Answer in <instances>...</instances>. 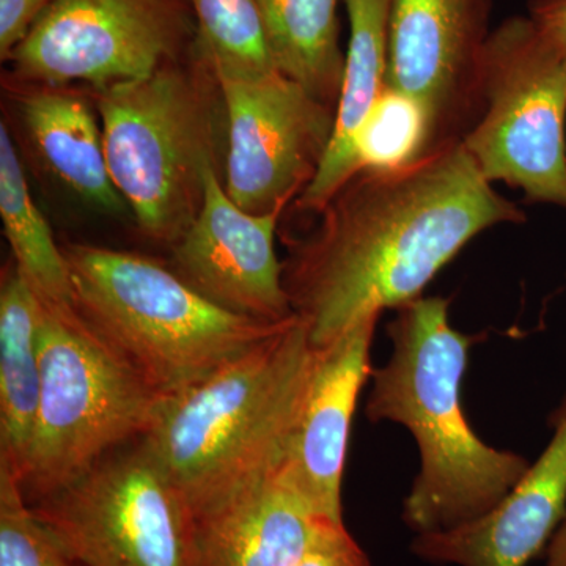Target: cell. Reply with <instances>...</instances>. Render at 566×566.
I'll use <instances>...</instances> for the list:
<instances>
[{
    "label": "cell",
    "mask_w": 566,
    "mask_h": 566,
    "mask_svg": "<svg viewBox=\"0 0 566 566\" xmlns=\"http://www.w3.org/2000/svg\"><path fill=\"white\" fill-rule=\"evenodd\" d=\"M39 300L11 260L0 279V468L21 482L39 415Z\"/></svg>",
    "instance_id": "18"
},
{
    "label": "cell",
    "mask_w": 566,
    "mask_h": 566,
    "mask_svg": "<svg viewBox=\"0 0 566 566\" xmlns=\"http://www.w3.org/2000/svg\"><path fill=\"white\" fill-rule=\"evenodd\" d=\"M199 43L212 65L223 73L260 74L274 71L253 0H188Z\"/></svg>",
    "instance_id": "21"
},
{
    "label": "cell",
    "mask_w": 566,
    "mask_h": 566,
    "mask_svg": "<svg viewBox=\"0 0 566 566\" xmlns=\"http://www.w3.org/2000/svg\"><path fill=\"white\" fill-rule=\"evenodd\" d=\"M450 301L419 297L387 324L392 354L371 367L370 422L403 424L420 469L403 502L416 534L450 531L494 509L531 468L527 458L488 446L468 422L463 379L476 338L450 323Z\"/></svg>",
    "instance_id": "2"
},
{
    "label": "cell",
    "mask_w": 566,
    "mask_h": 566,
    "mask_svg": "<svg viewBox=\"0 0 566 566\" xmlns=\"http://www.w3.org/2000/svg\"><path fill=\"white\" fill-rule=\"evenodd\" d=\"M433 150V136L422 109L386 85L357 136V170L408 166Z\"/></svg>",
    "instance_id": "22"
},
{
    "label": "cell",
    "mask_w": 566,
    "mask_h": 566,
    "mask_svg": "<svg viewBox=\"0 0 566 566\" xmlns=\"http://www.w3.org/2000/svg\"><path fill=\"white\" fill-rule=\"evenodd\" d=\"M379 316H364L333 344L318 348L303 415L283 461L286 475L308 505L334 524H345L342 480L357 400L370 379Z\"/></svg>",
    "instance_id": "13"
},
{
    "label": "cell",
    "mask_w": 566,
    "mask_h": 566,
    "mask_svg": "<svg viewBox=\"0 0 566 566\" xmlns=\"http://www.w3.org/2000/svg\"><path fill=\"white\" fill-rule=\"evenodd\" d=\"M52 0H0V61L31 32Z\"/></svg>",
    "instance_id": "24"
},
{
    "label": "cell",
    "mask_w": 566,
    "mask_h": 566,
    "mask_svg": "<svg viewBox=\"0 0 566 566\" xmlns=\"http://www.w3.org/2000/svg\"><path fill=\"white\" fill-rule=\"evenodd\" d=\"M274 69L337 107L345 74L340 0H253Z\"/></svg>",
    "instance_id": "19"
},
{
    "label": "cell",
    "mask_w": 566,
    "mask_h": 566,
    "mask_svg": "<svg viewBox=\"0 0 566 566\" xmlns=\"http://www.w3.org/2000/svg\"><path fill=\"white\" fill-rule=\"evenodd\" d=\"M463 144L488 181L566 210V52L531 18H509L491 32L479 114Z\"/></svg>",
    "instance_id": "7"
},
{
    "label": "cell",
    "mask_w": 566,
    "mask_h": 566,
    "mask_svg": "<svg viewBox=\"0 0 566 566\" xmlns=\"http://www.w3.org/2000/svg\"><path fill=\"white\" fill-rule=\"evenodd\" d=\"M527 17L546 40L566 52V0H531Z\"/></svg>",
    "instance_id": "26"
},
{
    "label": "cell",
    "mask_w": 566,
    "mask_h": 566,
    "mask_svg": "<svg viewBox=\"0 0 566 566\" xmlns=\"http://www.w3.org/2000/svg\"><path fill=\"white\" fill-rule=\"evenodd\" d=\"M0 218L13 262L40 304L74 311L76 293L69 263L33 200L10 126L0 123Z\"/></svg>",
    "instance_id": "20"
},
{
    "label": "cell",
    "mask_w": 566,
    "mask_h": 566,
    "mask_svg": "<svg viewBox=\"0 0 566 566\" xmlns=\"http://www.w3.org/2000/svg\"><path fill=\"white\" fill-rule=\"evenodd\" d=\"M283 211L251 214L223 189L219 170L208 175L202 210L169 249L170 268L208 301L264 323H282L294 312L283 285L275 233Z\"/></svg>",
    "instance_id": "12"
},
{
    "label": "cell",
    "mask_w": 566,
    "mask_h": 566,
    "mask_svg": "<svg viewBox=\"0 0 566 566\" xmlns=\"http://www.w3.org/2000/svg\"><path fill=\"white\" fill-rule=\"evenodd\" d=\"M491 11L493 0H392L386 85L422 109L434 148L474 125Z\"/></svg>",
    "instance_id": "11"
},
{
    "label": "cell",
    "mask_w": 566,
    "mask_h": 566,
    "mask_svg": "<svg viewBox=\"0 0 566 566\" xmlns=\"http://www.w3.org/2000/svg\"><path fill=\"white\" fill-rule=\"evenodd\" d=\"M216 73L229 126L223 189L251 214L285 212L322 167L337 107L319 102L277 70Z\"/></svg>",
    "instance_id": "10"
},
{
    "label": "cell",
    "mask_w": 566,
    "mask_h": 566,
    "mask_svg": "<svg viewBox=\"0 0 566 566\" xmlns=\"http://www.w3.org/2000/svg\"><path fill=\"white\" fill-rule=\"evenodd\" d=\"M349 39L333 140L312 185L292 203L311 214L357 172L356 139L386 88L392 0H345Z\"/></svg>",
    "instance_id": "17"
},
{
    "label": "cell",
    "mask_w": 566,
    "mask_h": 566,
    "mask_svg": "<svg viewBox=\"0 0 566 566\" xmlns=\"http://www.w3.org/2000/svg\"><path fill=\"white\" fill-rule=\"evenodd\" d=\"M294 566H371V564L363 547L344 526L324 536L322 542Z\"/></svg>",
    "instance_id": "25"
},
{
    "label": "cell",
    "mask_w": 566,
    "mask_h": 566,
    "mask_svg": "<svg viewBox=\"0 0 566 566\" xmlns=\"http://www.w3.org/2000/svg\"><path fill=\"white\" fill-rule=\"evenodd\" d=\"M285 234L283 285L315 348L353 324L423 296L442 268L485 230L526 222L495 191L463 140L395 169L357 170Z\"/></svg>",
    "instance_id": "1"
},
{
    "label": "cell",
    "mask_w": 566,
    "mask_h": 566,
    "mask_svg": "<svg viewBox=\"0 0 566 566\" xmlns=\"http://www.w3.org/2000/svg\"><path fill=\"white\" fill-rule=\"evenodd\" d=\"M3 88L33 150L55 180L107 214L129 210L112 181L102 122L88 88L24 84L7 77Z\"/></svg>",
    "instance_id": "16"
},
{
    "label": "cell",
    "mask_w": 566,
    "mask_h": 566,
    "mask_svg": "<svg viewBox=\"0 0 566 566\" xmlns=\"http://www.w3.org/2000/svg\"><path fill=\"white\" fill-rule=\"evenodd\" d=\"M344 526L319 516L282 464L262 482L193 517L196 566H294Z\"/></svg>",
    "instance_id": "15"
},
{
    "label": "cell",
    "mask_w": 566,
    "mask_h": 566,
    "mask_svg": "<svg viewBox=\"0 0 566 566\" xmlns=\"http://www.w3.org/2000/svg\"><path fill=\"white\" fill-rule=\"evenodd\" d=\"M91 93L115 188L142 234L172 248L202 210L208 175L226 166V99L210 55L197 39L150 76Z\"/></svg>",
    "instance_id": "4"
},
{
    "label": "cell",
    "mask_w": 566,
    "mask_h": 566,
    "mask_svg": "<svg viewBox=\"0 0 566 566\" xmlns=\"http://www.w3.org/2000/svg\"><path fill=\"white\" fill-rule=\"evenodd\" d=\"M318 348L296 315L185 389L145 434L192 516L262 482L285 461Z\"/></svg>",
    "instance_id": "3"
},
{
    "label": "cell",
    "mask_w": 566,
    "mask_h": 566,
    "mask_svg": "<svg viewBox=\"0 0 566 566\" xmlns=\"http://www.w3.org/2000/svg\"><path fill=\"white\" fill-rule=\"evenodd\" d=\"M549 444L494 509L450 531L417 534L411 551L431 564L527 566L566 520V395L551 416Z\"/></svg>",
    "instance_id": "14"
},
{
    "label": "cell",
    "mask_w": 566,
    "mask_h": 566,
    "mask_svg": "<svg viewBox=\"0 0 566 566\" xmlns=\"http://www.w3.org/2000/svg\"><path fill=\"white\" fill-rule=\"evenodd\" d=\"M62 251L80 314L166 395L199 381L289 322L232 314L172 268L139 253L85 243H63Z\"/></svg>",
    "instance_id": "5"
},
{
    "label": "cell",
    "mask_w": 566,
    "mask_h": 566,
    "mask_svg": "<svg viewBox=\"0 0 566 566\" xmlns=\"http://www.w3.org/2000/svg\"><path fill=\"white\" fill-rule=\"evenodd\" d=\"M197 36L188 0H52L3 77L106 91L180 61Z\"/></svg>",
    "instance_id": "9"
},
{
    "label": "cell",
    "mask_w": 566,
    "mask_h": 566,
    "mask_svg": "<svg viewBox=\"0 0 566 566\" xmlns=\"http://www.w3.org/2000/svg\"><path fill=\"white\" fill-rule=\"evenodd\" d=\"M36 342L41 397L20 482L29 504L147 434L166 398L77 308L39 303Z\"/></svg>",
    "instance_id": "6"
},
{
    "label": "cell",
    "mask_w": 566,
    "mask_h": 566,
    "mask_svg": "<svg viewBox=\"0 0 566 566\" xmlns=\"http://www.w3.org/2000/svg\"><path fill=\"white\" fill-rule=\"evenodd\" d=\"M29 505L84 566H196L191 509L145 436Z\"/></svg>",
    "instance_id": "8"
},
{
    "label": "cell",
    "mask_w": 566,
    "mask_h": 566,
    "mask_svg": "<svg viewBox=\"0 0 566 566\" xmlns=\"http://www.w3.org/2000/svg\"><path fill=\"white\" fill-rule=\"evenodd\" d=\"M0 566H84L33 515L17 476L2 468Z\"/></svg>",
    "instance_id": "23"
},
{
    "label": "cell",
    "mask_w": 566,
    "mask_h": 566,
    "mask_svg": "<svg viewBox=\"0 0 566 566\" xmlns=\"http://www.w3.org/2000/svg\"><path fill=\"white\" fill-rule=\"evenodd\" d=\"M546 566H566V520L546 546Z\"/></svg>",
    "instance_id": "27"
}]
</instances>
